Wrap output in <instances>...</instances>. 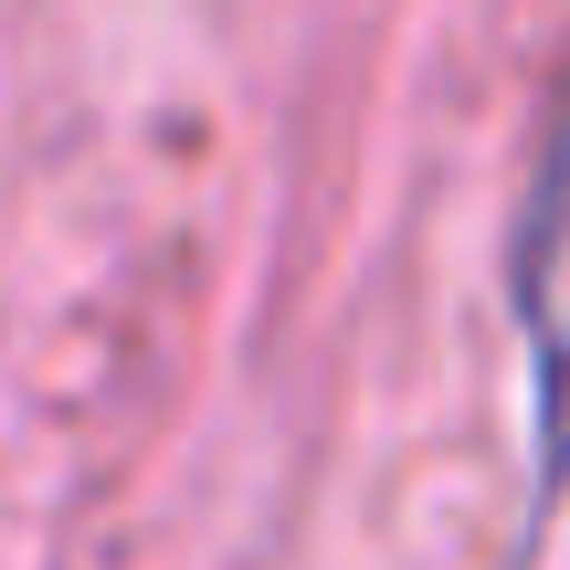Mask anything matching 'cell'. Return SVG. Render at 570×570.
Instances as JSON below:
<instances>
[{
    "instance_id": "6da1fadb",
    "label": "cell",
    "mask_w": 570,
    "mask_h": 570,
    "mask_svg": "<svg viewBox=\"0 0 570 570\" xmlns=\"http://www.w3.org/2000/svg\"><path fill=\"white\" fill-rule=\"evenodd\" d=\"M508 317L529 348V497L539 518H560L570 497V75H560L550 138L529 169V212L508 244Z\"/></svg>"
}]
</instances>
